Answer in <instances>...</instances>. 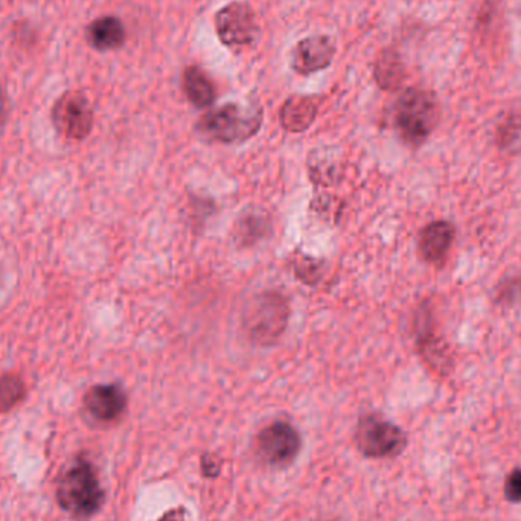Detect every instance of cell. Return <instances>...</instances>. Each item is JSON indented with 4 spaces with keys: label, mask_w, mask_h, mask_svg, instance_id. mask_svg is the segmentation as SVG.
<instances>
[{
    "label": "cell",
    "mask_w": 521,
    "mask_h": 521,
    "mask_svg": "<svg viewBox=\"0 0 521 521\" xmlns=\"http://www.w3.org/2000/svg\"><path fill=\"white\" fill-rule=\"evenodd\" d=\"M127 394L118 384H98L87 390L84 407L100 424H113L127 409Z\"/></svg>",
    "instance_id": "9"
},
{
    "label": "cell",
    "mask_w": 521,
    "mask_h": 521,
    "mask_svg": "<svg viewBox=\"0 0 521 521\" xmlns=\"http://www.w3.org/2000/svg\"><path fill=\"white\" fill-rule=\"evenodd\" d=\"M439 122V104L429 90L407 89L395 107V125L401 139L410 147H421L435 132Z\"/></svg>",
    "instance_id": "2"
},
{
    "label": "cell",
    "mask_w": 521,
    "mask_h": 521,
    "mask_svg": "<svg viewBox=\"0 0 521 521\" xmlns=\"http://www.w3.org/2000/svg\"><path fill=\"white\" fill-rule=\"evenodd\" d=\"M159 521H189V512L188 509L183 508H174L170 509L167 514L162 515Z\"/></svg>",
    "instance_id": "23"
},
{
    "label": "cell",
    "mask_w": 521,
    "mask_h": 521,
    "mask_svg": "<svg viewBox=\"0 0 521 521\" xmlns=\"http://www.w3.org/2000/svg\"><path fill=\"white\" fill-rule=\"evenodd\" d=\"M290 319V305L285 296L267 291L256 296L244 311L243 327L256 345L269 346L284 334Z\"/></svg>",
    "instance_id": "3"
},
{
    "label": "cell",
    "mask_w": 521,
    "mask_h": 521,
    "mask_svg": "<svg viewBox=\"0 0 521 521\" xmlns=\"http://www.w3.org/2000/svg\"><path fill=\"white\" fill-rule=\"evenodd\" d=\"M266 221L261 215L258 214H250L246 215L243 220L238 223V227H240V238H243L246 243H252V231L258 229V231L263 232L264 227H266Z\"/></svg>",
    "instance_id": "20"
},
{
    "label": "cell",
    "mask_w": 521,
    "mask_h": 521,
    "mask_svg": "<svg viewBox=\"0 0 521 521\" xmlns=\"http://www.w3.org/2000/svg\"><path fill=\"white\" fill-rule=\"evenodd\" d=\"M5 118H7V98L4 90L0 89V127L4 125Z\"/></svg>",
    "instance_id": "24"
},
{
    "label": "cell",
    "mask_w": 521,
    "mask_h": 521,
    "mask_svg": "<svg viewBox=\"0 0 521 521\" xmlns=\"http://www.w3.org/2000/svg\"><path fill=\"white\" fill-rule=\"evenodd\" d=\"M497 144L503 150H521V113L509 116L499 128H497Z\"/></svg>",
    "instance_id": "18"
},
{
    "label": "cell",
    "mask_w": 521,
    "mask_h": 521,
    "mask_svg": "<svg viewBox=\"0 0 521 521\" xmlns=\"http://www.w3.org/2000/svg\"><path fill=\"white\" fill-rule=\"evenodd\" d=\"M52 122L64 138L86 139L93 128V109L86 95L80 92L61 95L52 109Z\"/></svg>",
    "instance_id": "7"
},
{
    "label": "cell",
    "mask_w": 521,
    "mask_h": 521,
    "mask_svg": "<svg viewBox=\"0 0 521 521\" xmlns=\"http://www.w3.org/2000/svg\"><path fill=\"white\" fill-rule=\"evenodd\" d=\"M355 439L360 453L369 459H394L407 447L406 433L378 415L360 419Z\"/></svg>",
    "instance_id": "5"
},
{
    "label": "cell",
    "mask_w": 521,
    "mask_h": 521,
    "mask_svg": "<svg viewBox=\"0 0 521 521\" xmlns=\"http://www.w3.org/2000/svg\"><path fill=\"white\" fill-rule=\"evenodd\" d=\"M334 54L336 48L330 37H307L296 46L293 54V69L301 75L316 74L330 66Z\"/></svg>",
    "instance_id": "11"
},
{
    "label": "cell",
    "mask_w": 521,
    "mask_h": 521,
    "mask_svg": "<svg viewBox=\"0 0 521 521\" xmlns=\"http://www.w3.org/2000/svg\"><path fill=\"white\" fill-rule=\"evenodd\" d=\"M456 231L448 221H433L427 224L419 234L418 250L422 261L430 266L439 267L447 261L453 247Z\"/></svg>",
    "instance_id": "10"
},
{
    "label": "cell",
    "mask_w": 521,
    "mask_h": 521,
    "mask_svg": "<svg viewBox=\"0 0 521 521\" xmlns=\"http://www.w3.org/2000/svg\"><path fill=\"white\" fill-rule=\"evenodd\" d=\"M87 42L96 51H115L125 43V28L115 16H104L93 20L86 31Z\"/></svg>",
    "instance_id": "13"
},
{
    "label": "cell",
    "mask_w": 521,
    "mask_h": 521,
    "mask_svg": "<svg viewBox=\"0 0 521 521\" xmlns=\"http://www.w3.org/2000/svg\"><path fill=\"white\" fill-rule=\"evenodd\" d=\"M317 101L310 96H293L281 109L282 127L290 133H302L313 125L317 116Z\"/></svg>",
    "instance_id": "14"
},
{
    "label": "cell",
    "mask_w": 521,
    "mask_h": 521,
    "mask_svg": "<svg viewBox=\"0 0 521 521\" xmlns=\"http://www.w3.org/2000/svg\"><path fill=\"white\" fill-rule=\"evenodd\" d=\"M374 77L381 89H398L404 80V66L400 55L395 51L381 52L375 63Z\"/></svg>",
    "instance_id": "16"
},
{
    "label": "cell",
    "mask_w": 521,
    "mask_h": 521,
    "mask_svg": "<svg viewBox=\"0 0 521 521\" xmlns=\"http://www.w3.org/2000/svg\"><path fill=\"white\" fill-rule=\"evenodd\" d=\"M182 86L186 98L199 109H206L215 101L214 84L209 80L208 75L197 66H189L185 69Z\"/></svg>",
    "instance_id": "15"
},
{
    "label": "cell",
    "mask_w": 521,
    "mask_h": 521,
    "mask_svg": "<svg viewBox=\"0 0 521 521\" xmlns=\"http://www.w3.org/2000/svg\"><path fill=\"white\" fill-rule=\"evenodd\" d=\"M503 493L511 503H521V468H515L506 476Z\"/></svg>",
    "instance_id": "19"
},
{
    "label": "cell",
    "mask_w": 521,
    "mask_h": 521,
    "mask_svg": "<svg viewBox=\"0 0 521 521\" xmlns=\"http://www.w3.org/2000/svg\"><path fill=\"white\" fill-rule=\"evenodd\" d=\"M521 288V281H509V284L503 285L500 290L499 301L506 302V304H512L515 299L521 298V296L515 295V290Z\"/></svg>",
    "instance_id": "22"
},
{
    "label": "cell",
    "mask_w": 521,
    "mask_h": 521,
    "mask_svg": "<svg viewBox=\"0 0 521 521\" xmlns=\"http://www.w3.org/2000/svg\"><path fill=\"white\" fill-rule=\"evenodd\" d=\"M200 465H202L203 476L208 479L217 477L221 473V461L215 458L214 454H203Z\"/></svg>",
    "instance_id": "21"
},
{
    "label": "cell",
    "mask_w": 521,
    "mask_h": 521,
    "mask_svg": "<svg viewBox=\"0 0 521 521\" xmlns=\"http://www.w3.org/2000/svg\"><path fill=\"white\" fill-rule=\"evenodd\" d=\"M215 29L227 48L252 45L258 32L252 8L243 2H232L221 8L215 16Z\"/></svg>",
    "instance_id": "8"
},
{
    "label": "cell",
    "mask_w": 521,
    "mask_h": 521,
    "mask_svg": "<svg viewBox=\"0 0 521 521\" xmlns=\"http://www.w3.org/2000/svg\"><path fill=\"white\" fill-rule=\"evenodd\" d=\"M25 395V381L20 375L5 374L0 377V413H8L19 406Z\"/></svg>",
    "instance_id": "17"
},
{
    "label": "cell",
    "mask_w": 521,
    "mask_h": 521,
    "mask_svg": "<svg viewBox=\"0 0 521 521\" xmlns=\"http://www.w3.org/2000/svg\"><path fill=\"white\" fill-rule=\"evenodd\" d=\"M302 439L298 430L285 421H276L261 430L255 439L258 461L273 470L290 467L301 451Z\"/></svg>",
    "instance_id": "6"
},
{
    "label": "cell",
    "mask_w": 521,
    "mask_h": 521,
    "mask_svg": "<svg viewBox=\"0 0 521 521\" xmlns=\"http://www.w3.org/2000/svg\"><path fill=\"white\" fill-rule=\"evenodd\" d=\"M103 486L92 462L78 458L64 471L57 486L58 505L75 518L86 520L103 508Z\"/></svg>",
    "instance_id": "1"
},
{
    "label": "cell",
    "mask_w": 521,
    "mask_h": 521,
    "mask_svg": "<svg viewBox=\"0 0 521 521\" xmlns=\"http://www.w3.org/2000/svg\"><path fill=\"white\" fill-rule=\"evenodd\" d=\"M418 348L422 358L435 371L445 372L450 369V351L441 337L436 336L435 328L430 323L429 311L422 310L418 319Z\"/></svg>",
    "instance_id": "12"
},
{
    "label": "cell",
    "mask_w": 521,
    "mask_h": 521,
    "mask_svg": "<svg viewBox=\"0 0 521 521\" xmlns=\"http://www.w3.org/2000/svg\"><path fill=\"white\" fill-rule=\"evenodd\" d=\"M261 122H263L261 112L250 113L237 104H227L206 113L200 119L199 130L211 141L237 144L255 136L261 128Z\"/></svg>",
    "instance_id": "4"
}]
</instances>
